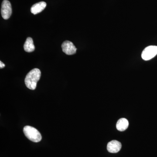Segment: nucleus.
I'll list each match as a JSON object with an SVG mask.
<instances>
[{"instance_id": "f257e3e1", "label": "nucleus", "mask_w": 157, "mask_h": 157, "mask_svg": "<svg viewBox=\"0 0 157 157\" xmlns=\"http://www.w3.org/2000/svg\"><path fill=\"white\" fill-rule=\"evenodd\" d=\"M41 71L38 69H34L26 76L25 82L26 86L31 90L36 89L37 82L41 77Z\"/></svg>"}, {"instance_id": "f03ea898", "label": "nucleus", "mask_w": 157, "mask_h": 157, "mask_svg": "<svg viewBox=\"0 0 157 157\" xmlns=\"http://www.w3.org/2000/svg\"><path fill=\"white\" fill-rule=\"evenodd\" d=\"M23 132L26 137L33 142L37 143L42 140V136L40 132L33 127L26 126L24 128Z\"/></svg>"}, {"instance_id": "7ed1b4c3", "label": "nucleus", "mask_w": 157, "mask_h": 157, "mask_svg": "<svg viewBox=\"0 0 157 157\" xmlns=\"http://www.w3.org/2000/svg\"><path fill=\"white\" fill-rule=\"evenodd\" d=\"M157 54V46L151 45L144 48L141 54V57L144 60L151 59Z\"/></svg>"}, {"instance_id": "20e7f679", "label": "nucleus", "mask_w": 157, "mask_h": 157, "mask_svg": "<svg viewBox=\"0 0 157 157\" xmlns=\"http://www.w3.org/2000/svg\"><path fill=\"white\" fill-rule=\"evenodd\" d=\"M1 14L4 19H9L12 14V8L11 3L9 1L4 0L2 3Z\"/></svg>"}, {"instance_id": "39448f33", "label": "nucleus", "mask_w": 157, "mask_h": 157, "mask_svg": "<svg viewBox=\"0 0 157 157\" xmlns=\"http://www.w3.org/2000/svg\"><path fill=\"white\" fill-rule=\"evenodd\" d=\"M62 50L65 54L68 55H72L76 53L77 48L73 42L69 41L63 42L62 45Z\"/></svg>"}, {"instance_id": "423d86ee", "label": "nucleus", "mask_w": 157, "mask_h": 157, "mask_svg": "<svg viewBox=\"0 0 157 157\" xmlns=\"http://www.w3.org/2000/svg\"><path fill=\"white\" fill-rule=\"evenodd\" d=\"M121 144L119 141L113 140L107 144V150L111 153H116L121 150Z\"/></svg>"}, {"instance_id": "0eeeda50", "label": "nucleus", "mask_w": 157, "mask_h": 157, "mask_svg": "<svg viewBox=\"0 0 157 157\" xmlns=\"http://www.w3.org/2000/svg\"><path fill=\"white\" fill-rule=\"evenodd\" d=\"M46 6V3L45 2H41L36 3L31 8V12L34 14H38L44 10Z\"/></svg>"}, {"instance_id": "6e6552de", "label": "nucleus", "mask_w": 157, "mask_h": 157, "mask_svg": "<svg viewBox=\"0 0 157 157\" xmlns=\"http://www.w3.org/2000/svg\"><path fill=\"white\" fill-rule=\"evenodd\" d=\"M129 125V122L126 119L121 118L119 120L116 124V128L117 130L120 132H123L128 128Z\"/></svg>"}, {"instance_id": "1a4fd4ad", "label": "nucleus", "mask_w": 157, "mask_h": 157, "mask_svg": "<svg viewBox=\"0 0 157 157\" xmlns=\"http://www.w3.org/2000/svg\"><path fill=\"white\" fill-rule=\"evenodd\" d=\"M24 48L25 51L28 52H33L35 50V45H34L33 41L32 38L28 37L24 45Z\"/></svg>"}, {"instance_id": "9d476101", "label": "nucleus", "mask_w": 157, "mask_h": 157, "mask_svg": "<svg viewBox=\"0 0 157 157\" xmlns=\"http://www.w3.org/2000/svg\"><path fill=\"white\" fill-rule=\"evenodd\" d=\"M5 65L2 61H0V68L2 69V68L5 67Z\"/></svg>"}]
</instances>
